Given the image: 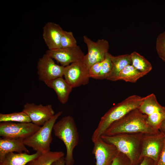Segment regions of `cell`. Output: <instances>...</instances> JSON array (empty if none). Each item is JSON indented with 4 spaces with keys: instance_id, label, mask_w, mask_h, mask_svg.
Segmentation results:
<instances>
[{
    "instance_id": "ba28073f",
    "label": "cell",
    "mask_w": 165,
    "mask_h": 165,
    "mask_svg": "<svg viewBox=\"0 0 165 165\" xmlns=\"http://www.w3.org/2000/svg\"><path fill=\"white\" fill-rule=\"evenodd\" d=\"M83 39L87 46L88 52L82 60L89 69L94 64L104 60L108 53L109 45L108 41L104 39L94 42L84 35Z\"/></svg>"
},
{
    "instance_id": "277c9868",
    "label": "cell",
    "mask_w": 165,
    "mask_h": 165,
    "mask_svg": "<svg viewBox=\"0 0 165 165\" xmlns=\"http://www.w3.org/2000/svg\"><path fill=\"white\" fill-rule=\"evenodd\" d=\"M53 130L55 136L61 140L66 147L65 165H73L75 162L73 151L79 140L78 131L73 118L70 116L64 117L55 123Z\"/></svg>"
},
{
    "instance_id": "52a82bcc",
    "label": "cell",
    "mask_w": 165,
    "mask_h": 165,
    "mask_svg": "<svg viewBox=\"0 0 165 165\" xmlns=\"http://www.w3.org/2000/svg\"><path fill=\"white\" fill-rule=\"evenodd\" d=\"M165 135L160 131L152 134H144L142 140L141 159H151L156 163L163 148Z\"/></svg>"
},
{
    "instance_id": "8992f818",
    "label": "cell",
    "mask_w": 165,
    "mask_h": 165,
    "mask_svg": "<svg viewBox=\"0 0 165 165\" xmlns=\"http://www.w3.org/2000/svg\"><path fill=\"white\" fill-rule=\"evenodd\" d=\"M32 122H3L0 123V136L3 138H27L40 128Z\"/></svg>"
},
{
    "instance_id": "484cf974",
    "label": "cell",
    "mask_w": 165,
    "mask_h": 165,
    "mask_svg": "<svg viewBox=\"0 0 165 165\" xmlns=\"http://www.w3.org/2000/svg\"><path fill=\"white\" fill-rule=\"evenodd\" d=\"M103 61L96 63L90 68L89 73L90 78L97 79L100 73Z\"/></svg>"
},
{
    "instance_id": "f1b7e54d",
    "label": "cell",
    "mask_w": 165,
    "mask_h": 165,
    "mask_svg": "<svg viewBox=\"0 0 165 165\" xmlns=\"http://www.w3.org/2000/svg\"><path fill=\"white\" fill-rule=\"evenodd\" d=\"M156 163L153 160L148 157H144L138 165H156Z\"/></svg>"
},
{
    "instance_id": "5b68a950",
    "label": "cell",
    "mask_w": 165,
    "mask_h": 165,
    "mask_svg": "<svg viewBox=\"0 0 165 165\" xmlns=\"http://www.w3.org/2000/svg\"><path fill=\"white\" fill-rule=\"evenodd\" d=\"M62 113L59 111L31 136L24 140L26 146L32 148L36 152L41 153L50 151V146L53 140L52 132L53 126L58 118Z\"/></svg>"
},
{
    "instance_id": "d4e9b609",
    "label": "cell",
    "mask_w": 165,
    "mask_h": 165,
    "mask_svg": "<svg viewBox=\"0 0 165 165\" xmlns=\"http://www.w3.org/2000/svg\"><path fill=\"white\" fill-rule=\"evenodd\" d=\"M156 49L160 57L165 61V31L160 34L157 38Z\"/></svg>"
},
{
    "instance_id": "6da1fadb",
    "label": "cell",
    "mask_w": 165,
    "mask_h": 165,
    "mask_svg": "<svg viewBox=\"0 0 165 165\" xmlns=\"http://www.w3.org/2000/svg\"><path fill=\"white\" fill-rule=\"evenodd\" d=\"M146 117L147 116L138 108L135 109L113 123L103 135L112 136L123 133L152 134L159 131V130H156L148 125Z\"/></svg>"
},
{
    "instance_id": "7a4b0ae2",
    "label": "cell",
    "mask_w": 165,
    "mask_h": 165,
    "mask_svg": "<svg viewBox=\"0 0 165 165\" xmlns=\"http://www.w3.org/2000/svg\"><path fill=\"white\" fill-rule=\"evenodd\" d=\"M143 99L144 97L132 95L110 108L101 117L92 136V141L94 143L100 138L113 123L123 118L130 111L138 108Z\"/></svg>"
},
{
    "instance_id": "7402d4cb",
    "label": "cell",
    "mask_w": 165,
    "mask_h": 165,
    "mask_svg": "<svg viewBox=\"0 0 165 165\" xmlns=\"http://www.w3.org/2000/svg\"><path fill=\"white\" fill-rule=\"evenodd\" d=\"M0 122L30 123L31 121L27 115L22 111L8 114L0 113Z\"/></svg>"
},
{
    "instance_id": "ffe728a7",
    "label": "cell",
    "mask_w": 165,
    "mask_h": 165,
    "mask_svg": "<svg viewBox=\"0 0 165 165\" xmlns=\"http://www.w3.org/2000/svg\"><path fill=\"white\" fill-rule=\"evenodd\" d=\"M131 65L145 75L152 69L151 64L144 57L134 51L130 54Z\"/></svg>"
},
{
    "instance_id": "4316f807",
    "label": "cell",
    "mask_w": 165,
    "mask_h": 165,
    "mask_svg": "<svg viewBox=\"0 0 165 165\" xmlns=\"http://www.w3.org/2000/svg\"><path fill=\"white\" fill-rule=\"evenodd\" d=\"M111 165H130V162L125 155L119 152Z\"/></svg>"
},
{
    "instance_id": "9a60e30c",
    "label": "cell",
    "mask_w": 165,
    "mask_h": 165,
    "mask_svg": "<svg viewBox=\"0 0 165 165\" xmlns=\"http://www.w3.org/2000/svg\"><path fill=\"white\" fill-rule=\"evenodd\" d=\"M23 138H2L0 139V162L7 153L14 152L29 154Z\"/></svg>"
},
{
    "instance_id": "30bf717a",
    "label": "cell",
    "mask_w": 165,
    "mask_h": 165,
    "mask_svg": "<svg viewBox=\"0 0 165 165\" xmlns=\"http://www.w3.org/2000/svg\"><path fill=\"white\" fill-rule=\"evenodd\" d=\"M53 59L45 53L38 61L37 74L39 80L44 83L64 76L65 67L56 64Z\"/></svg>"
},
{
    "instance_id": "d6986e66",
    "label": "cell",
    "mask_w": 165,
    "mask_h": 165,
    "mask_svg": "<svg viewBox=\"0 0 165 165\" xmlns=\"http://www.w3.org/2000/svg\"><path fill=\"white\" fill-rule=\"evenodd\" d=\"M61 151H51L42 153L38 157L28 162L26 165H51L54 161L64 157Z\"/></svg>"
},
{
    "instance_id": "cb8c5ba5",
    "label": "cell",
    "mask_w": 165,
    "mask_h": 165,
    "mask_svg": "<svg viewBox=\"0 0 165 165\" xmlns=\"http://www.w3.org/2000/svg\"><path fill=\"white\" fill-rule=\"evenodd\" d=\"M61 47L62 48H68L77 46L76 40L73 33L64 30L61 42Z\"/></svg>"
},
{
    "instance_id": "8fae6325",
    "label": "cell",
    "mask_w": 165,
    "mask_h": 165,
    "mask_svg": "<svg viewBox=\"0 0 165 165\" xmlns=\"http://www.w3.org/2000/svg\"><path fill=\"white\" fill-rule=\"evenodd\" d=\"M22 111L29 116L31 122L39 126H43L55 114L50 104L44 105L28 102L24 105Z\"/></svg>"
},
{
    "instance_id": "e0dca14e",
    "label": "cell",
    "mask_w": 165,
    "mask_h": 165,
    "mask_svg": "<svg viewBox=\"0 0 165 165\" xmlns=\"http://www.w3.org/2000/svg\"><path fill=\"white\" fill-rule=\"evenodd\" d=\"M41 153L36 152L30 154L26 152L15 153L9 152L6 154L0 165H26L30 161L39 156Z\"/></svg>"
},
{
    "instance_id": "83f0119b",
    "label": "cell",
    "mask_w": 165,
    "mask_h": 165,
    "mask_svg": "<svg viewBox=\"0 0 165 165\" xmlns=\"http://www.w3.org/2000/svg\"><path fill=\"white\" fill-rule=\"evenodd\" d=\"M164 144L162 152L156 165H165V134Z\"/></svg>"
},
{
    "instance_id": "2e32d148",
    "label": "cell",
    "mask_w": 165,
    "mask_h": 165,
    "mask_svg": "<svg viewBox=\"0 0 165 165\" xmlns=\"http://www.w3.org/2000/svg\"><path fill=\"white\" fill-rule=\"evenodd\" d=\"M45 83L48 87L54 90L61 103L65 104L67 102L73 88L63 77L47 81Z\"/></svg>"
},
{
    "instance_id": "5bb4252c",
    "label": "cell",
    "mask_w": 165,
    "mask_h": 165,
    "mask_svg": "<svg viewBox=\"0 0 165 165\" xmlns=\"http://www.w3.org/2000/svg\"><path fill=\"white\" fill-rule=\"evenodd\" d=\"M64 30L58 24L52 22L47 23L43 29V37L49 50L61 48V39Z\"/></svg>"
},
{
    "instance_id": "603a6c76",
    "label": "cell",
    "mask_w": 165,
    "mask_h": 165,
    "mask_svg": "<svg viewBox=\"0 0 165 165\" xmlns=\"http://www.w3.org/2000/svg\"><path fill=\"white\" fill-rule=\"evenodd\" d=\"M112 55L109 53L106 54L103 61L100 73L97 79H107L111 72L112 64L111 60Z\"/></svg>"
},
{
    "instance_id": "44dd1931",
    "label": "cell",
    "mask_w": 165,
    "mask_h": 165,
    "mask_svg": "<svg viewBox=\"0 0 165 165\" xmlns=\"http://www.w3.org/2000/svg\"><path fill=\"white\" fill-rule=\"evenodd\" d=\"M144 75L131 64H129L125 67L120 72L117 80H123L126 82H135Z\"/></svg>"
},
{
    "instance_id": "7c38bea8",
    "label": "cell",
    "mask_w": 165,
    "mask_h": 165,
    "mask_svg": "<svg viewBox=\"0 0 165 165\" xmlns=\"http://www.w3.org/2000/svg\"><path fill=\"white\" fill-rule=\"evenodd\" d=\"M94 143L92 152L96 160V165H111L119 152L116 148L101 137Z\"/></svg>"
},
{
    "instance_id": "3957f363",
    "label": "cell",
    "mask_w": 165,
    "mask_h": 165,
    "mask_svg": "<svg viewBox=\"0 0 165 165\" xmlns=\"http://www.w3.org/2000/svg\"><path fill=\"white\" fill-rule=\"evenodd\" d=\"M144 134L123 133L112 136L102 135L101 138L114 145L119 152L129 159L130 165H138L141 161L142 140Z\"/></svg>"
},
{
    "instance_id": "9c48e42d",
    "label": "cell",
    "mask_w": 165,
    "mask_h": 165,
    "mask_svg": "<svg viewBox=\"0 0 165 165\" xmlns=\"http://www.w3.org/2000/svg\"><path fill=\"white\" fill-rule=\"evenodd\" d=\"M89 70L82 59L65 66L64 76L72 88L85 85L88 84L90 78Z\"/></svg>"
},
{
    "instance_id": "ac0fdd59",
    "label": "cell",
    "mask_w": 165,
    "mask_h": 165,
    "mask_svg": "<svg viewBox=\"0 0 165 165\" xmlns=\"http://www.w3.org/2000/svg\"><path fill=\"white\" fill-rule=\"evenodd\" d=\"M112 67L110 74L107 80L116 81L121 71L127 66L131 64L130 54H126L111 56Z\"/></svg>"
},
{
    "instance_id": "f546056e",
    "label": "cell",
    "mask_w": 165,
    "mask_h": 165,
    "mask_svg": "<svg viewBox=\"0 0 165 165\" xmlns=\"http://www.w3.org/2000/svg\"><path fill=\"white\" fill-rule=\"evenodd\" d=\"M51 165H65V163L64 157L53 162Z\"/></svg>"
},
{
    "instance_id": "4dcf8cb0",
    "label": "cell",
    "mask_w": 165,
    "mask_h": 165,
    "mask_svg": "<svg viewBox=\"0 0 165 165\" xmlns=\"http://www.w3.org/2000/svg\"><path fill=\"white\" fill-rule=\"evenodd\" d=\"M159 130L165 134V119L162 122L160 127Z\"/></svg>"
},
{
    "instance_id": "4fadbf2b",
    "label": "cell",
    "mask_w": 165,
    "mask_h": 165,
    "mask_svg": "<svg viewBox=\"0 0 165 165\" xmlns=\"http://www.w3.org/2000/svg\"><path fill=\"white\" fill-rule=\"evenodd\" d=\"M46 53L64 67L82 59L85 55L78 45L73 47L48 50Z\"/></svg>"
}]
</instances>
